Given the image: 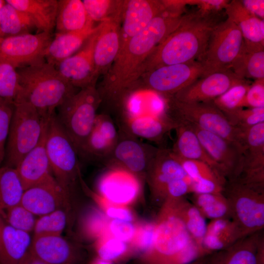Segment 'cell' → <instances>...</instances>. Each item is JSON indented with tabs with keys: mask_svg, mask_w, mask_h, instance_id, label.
<instances>
[{
	"mask_svg": "<svg viewBox=\"0 0 264 264\" xmlns=\"http://www.w3.org/2000/svg\"><path fill=\"white\" fill-rule=\"evenodd\" d=\"M118 137V131L110 116L97 114L81 155L103 160L113 149Z\"/></svg>",
	"mask_w": 264,
	"mask_h": 264,
	"instance_id": "d4e9b609",
	"label": "cell"
},
{
	"mask_svg": "<svg viewBox=\"0 0 264 264\" xmlns=\"http://www.w3.org/2000/svg\"><path fill=\"white\" fill-rule=\"evenodd\" d=\"M188 125L195 132L211 158L220 166L227 180L236 179L243 164L244 150L236 143L197 126Z\"/></svg>",
	"mask_w": 264,
	"mask_h": 264,
	"instance_id": "5bb4252c",
	"label": "cell"
},
{
	"mask_svg": "<svg viewBox=\"0 0 264 264\" xmlns=\"http://www.w3.org/2000/svg\"><path fill=\"white\" fill-rule=\"evenodd\" d=\"M210 255L199 257L186 264H209Z\"/></svg>",
	"mask_w": 264,
	"mask_h": 264,
	"instance_id": "680465c9",
	"label": "cell"
},
{
	"mask_svg": "<svg viewBox=\"0 0 264 264\" xmlns=\"http://www.w3.org/2000/svg\"><path fill=\"white\" fill-rule=\"evenodd\" d=\"M224 10L228 19L240 29L244 41L264 44V20L249 12L241 0L230 1Z\"/></svg>",
	"mask_w": 264,
	"mask_h": 264,
	"instance_id": "e575fe53",
	"label": "cell"
},
{
	"mask_svg": "<svg viewBox=\"0 0 264 264\" xmlns=\"http://www.w3.org/2000/svg\"><path fill=\"white\" fill-rule=\"evenodd\" d=\"M121 18L100 22L94 49L95 74L98 78L106 74L116 59L120 49Z\"/></svg>",
	"mask_w": 264,
	"mask_h": 264,
	"instance_id": "cb8c5ba5",
	"label": "cell"
},
{
	"mask_svg": "<svg viewBox=\"0 0 264 264\" xmlns=\"http://www.w3.org/2000/svg\"><path fill=\"white\" fill-rule=\"evenodd\" d=\"M30 253L47 264H80V250L62 235L33 237Z\"/></svg>",
	"mask_w": 264,
	"mask_h": 264,
	"instance_id": "603a6c76",
	"label": "cell"
},
{
	"mask_svg": "<svg viewBox=\"0 0 264 264\" xmlns=\"http://www.w3.org/2000/svg\"><path fill=\"white\" fill-rule=\"evenodd\" d=\"M0 212L6 222L14 228L28 233L33 231L36 216L20 203Z\"/></svg>",
	"mask_w": 264,
	"mask_h": 264,
	"instance_id": "ee69618b",
	"label": "cell"
},
{
	"mask_svg": "<svg viewBox=\"0 0 264 264\" xmlns=\"http://www.w3.org/2000/svg\"><path fill=\"white\" fill-rule=\"evenodd\" d=\"M16 70L19 90L15 103L27 102L43 116L55 112L56 109L76 92V88L61 75L56 67L46 61Z\"/></svg>",
	"mask_w": 264,
	"mask_h": 264,
	"instance_id": "277c9868",
	"label": "cell"
},
{
	"mask_svg": "<svg viewBox=\"0 0 264 264\" xmlns=\"http://www.w3.org/2000/svg\"><path fill=\"white\" fill-rule=\"evenodd\" d=\"M14 108V104L0 97V167L4 161L6 143Z\"/></svg>",
	"mask_w": 264,
	"mask_h": 264,
	"instance_id": "c3c4849f",
	"label": "cell"
},
{
	"mask_svg": "<svg viewBox=\"0 0 264 264\" xmlns=\"http://www.w3.org/2000/svg\"><path fill=\"white\" fill-rule=\"evenodd\" d=\"M243 141V164L239 176L234 180L264 189V123L247 129Z\"/></svg>",
	"mask_w": 264,
	"mask_h": 264,
	"instance_id": "9a60e30c",
	"label": "cell"
},
{
	"mask_svg": "<svg viewBox=\"0 0 264 264\" xmlns=\"http://www.w3.org/2000/svg\"><path fill=\"white\" fill-rule=\"evenodd\" d=\"M250 84L245 80L211 102L223 114L243 108L245 95Z\"/></svg>",
	"mask_w": 264,
	"mask_h": 264,
	"instance_id": "b9f144b4",
	"label": "cell"
},
{
	"mask_svg": "<svg viewBox=\"0 0 264 264\" xmlns=\"http://www.w3.org/2000/svg\"><path fill=\"white\" fill-rule=\"evenodd\" d=\"M245 80L230 69L216 71L200 77L171 96L184 102H211Z\"/></svg>",
	"mask_w": 264,
	"mask_h": 264,
	"instance_id": "e0dca14e",
	"label": "cell"
},
{
	"mask_svg": "<svg viewBox=\"0 0 264 264\" xmlns=\"http://www.w3.org/2000/svg\"><path fill=\"white\" fill-rule=\"evenodd\" d=\"M230 69L241 79H264V44L244 41Z\"/></svg>",
	"mask_w": 264,
	"mask_h": 264,
	"instance_id": "d6a6232c",
	"label": "cell"
},
{
	"mask_svg": "<svg viewBox=\"0 0 264 264\" xmlns=\"http://www.w3.org/2000/svg\"><path fill=\"white\" fill-rule=\"evenodd\" d=\"M244 7L251 14L260 19L264 20V0H241Z\"/></svg>",
	"mask_w": 264,
	"mask_h": 264,
	"instance_id": "db71d44e",
	"label": "cell"
},
{
	"mask_svg": "<svg viewBox=\"0 0 264 264\" xmlns=\"http://www.w3.org/2000/svg\"><path fill=\"white\" fill-rule=\"evenodd\" d=\"M217 24L212 15L203 14L199 11L183 15L178 27L145 62L139 78L145 73L163 66L200 61Z\"/></svg>",
	"mask_w": 264,
	"mask_h": 264,
	"instance_id": "7a4b0ae2",
	"label": "cell"
},
{
	"mask_svg": "<svg viewBox=\"0 0 264 264\" xmlns=\"http://www.w3.org/2000/svg\"><path fill=\"white\" fill-rule=\"evenodd\" d=\"M157 149L119 128L116 144L103 161L109 167L125 170L142 179L146 178L150 163Z\"/></svg>",
	"mask_w": 264,
	"mask_h": 264,
	"instance_id": "8fae6325",
	"label": "cell"
},
{
	"mask_svg": "<svg viewBox=\"0 0 264 264\" xmlns=\"http://www.w3.org/2000/svg\"><path fill=\"white\" fill-rule=\"evenodd\" d=\"M46 148L53 176L61 187L70 196L76 180L81 177L79 154L73 142L59 122L56 112L49 118Z\"/></svg>",
	"mask_w": 264,
	"mask_h": 264,
	"instance_id": "ba28073f",
	"label": "cell"
},
{
	"mask_svg": "<svg viewBox=\"0 0 264 264\" xmlns=\"http://www.w3.org/2000/svg\"><path fill=\"white\" fill-rule=\"evenodd\" d=\"M96 27L95 26L79 32L56 33L46 50L45 61L56 67L79 50Z\"/></svg>",
	"mask_w": 264,
	"mask_h": 264,
	"instance_id": "f546056e",
	"label": "cell"
},
{
	"mask_svg": "<svg viewBox=\"0 0 264 264\" xmlns=\"http://www.w3.org/2000/svg\"><path fill=\"white\" fill-rule=\"evenodd\" d=\"M189 177L171 149H158L148 169L146 178L152 196L163 202L167 186L172 181Z\"/></svg>",
	"mask_w": 264,
	"mask_h": 264,
	"instance_id": "ffe728a7",
	"label": "cell"
},
{
	"mask_svg": "<svg viewBox=\"0 0 264 264\" xmlns=\"http://www.w3.org/2000/svg\"><path fill=\"white\" fill-rule=\"evenodd\" d=\"M154 224L153 244L142 255V264H186L208 255L192 239L170 198L162 203Z\"/></svg>",
	"mask_w": 264,
	"mask_h": 264,
	"instance_id": "3957f363",
	"label": "cell"
},
{
	"mask_svg": "<svg viewBox=\"0 0 264 264\" xmlns=\"http://www.w3.org/2000/svg\"><path fill=\"white\" fill-rule=\"evenodd\" d=\"M230 0H190L189 4L197 5L199 11L205 15H212L220 12L225 7Z\"/></svg>",
	"mask_w": 264,
	"mask_h": 264,
	"instance_id": "f5cc1de1",
	"label": "cell"
},
{
	"mask_svg": "<svg viewBox=\"0 0 264 264\" xmlns=\"http://www.w3.org/2000/svg\"><path fill=\"white\" fill-rule=\"evenodd\" d=\"M87 12L94 22L99 23L117 18H121L124 0H83Z\"/></svg>",
	"mask_w": 264,
	"mask_h": 264,
	"instance_id": "ab89813d",
	"label": "cell"
},
{
	"mask_svg": "<svg viewBox=\"0 0 264 264\" xmlns=\"http://www.w3.org/2000/svg\"><path fill=\"white\" fill-rule=\"evenodd\" d=\"M5 2H6L5 0H0V15H1L2 9L3 8V6L5 4Z\"/></svg>",
	"mask_w": 264,
	"mask_h": 264,
	"instance_id": "94428289",
	"label": "cell"
},
{
	"mask_svg": "<svg viewBox=\"0 0 264 264\" xmlns=\"http://www.w3.org/2000/svg\"><path fill=\"white\" fill-rule=\"evenodd\" d=\"M222 194L229 204L231 219L244 236L263 230L264 190L236 180H227Z\"/></svg>",
	"mask_w": 264,
	"mask_h": 264,
	"instance_id": "9c48e42d",
	"label": "cell"
},
{
	"mask_svg": "<svg viewBox=\"0 0 264 264\" xmlns=\"http://www.w3.org/2000/svg\"><path fill=\"white\" fill-rule=\"evenodd\" d=\"M203 74L201 62L196 61L163 66L142 76H144L145 88L168 97L175 95L202 77Z\"/></svg>",
	"mask_w": 264,
	"mask_h": 264,
	"instance_id": "4fadbf2b",
	"label": "cell"
},
{
	"mask_svg": "<svg viewBox=\"0 0 264 264\" xmlns=\"http://www.w3.org/2000/svg\"><path fill=\"white\" fill-rule=\"evenodd\" d=\"M2 40V39H1V38H0V43L1 42Z\"/></svg>",
	"mask_w": 264,
	"mask_h": 264,
	"instance_id": "6125c7cd",
	"label": "cell"
},
{
	"mask_svg": "<svg viewBox=\"0 0 264 264\" xmlns=\"http://www.w3.org/2000/svg\"><path fill=\"white\" fill-rule=\"evenodd\" d=\"M53 39L52 33H28L3 39L0 61L16 69L45 62V53Z\"/></svg>",
	"mask_w": 264,
	"mask_h": 264,
	"instance_id": "7c38bea8",
	"label": "cell"
},
{
	"mask_svg": "<svg viewBox=\"0 0 264 264\" xmlns=\"http://www.w3.org/2000/svg\"><path fill=\"white\" fill-rule=\"evenodd\" d=\"M49 117L45 123L38 143L20 161L15 169L24 190L53 178L46 148Z\"/></svg>",
	"mask_w": 264,
	"mask_h": 264,
	"instance_id": "7402d4cb",
	"label": "cell"
},
{
	"mask_svg": "<svg viewBox=\"0 0 264 264\" xmlns=\"http://www.w3.org/2000/svg\"><path fill=\"white\" fill-rule=\"evenodd\" d=\"M35 28L34 22L27 14L5 2L0 18V38L31 33Z\"/></svg>",
	"mask_w": 264,
	"mask_h": 264,
	"instance_id": "8d00e7d4",
	"label": "cell"
},
{
	"mask_svg": "<svg viewBox=\"0 0 264 264\" xmlns=\"http://www.w3.org/2000/svg\"><path fill=\"white\" fill-rule=\"evenodd\" d=\"M95 249L97 257L111 263L125 258L130 254L126 242L111 235L100 236L95 244Z\"/></svg>",
	"mask_w": 264,
	"mask_h": 264,
	"instance_id": "7bdbcfd3",
	"label": "cell"
},
{
	"mask_svg": "<svg viewBox=\"0 0 264 264\" xmlns=\"http://www.w3.org/2000/svg\"><path fill=\"white\" fill-rule=\"evenodd\" d=\"M109 168L98 181V195L112 203L122 206L136 200L141 191L142 179L125 170Z\"/></svg>",
	"mask_w": 264,
	"mask_h": 264,
	"instance_id": "d6986e66",
	"label": "cell"
},
{
	"mask_svg": "<svg viewBox=\"0 0 264 264\" xmlns=\"http://www.w3.org/2000/svg\"><path fill=\"white\" fill-rule=\"evenodd\" d=\"M102 221L97 215L89 217L85 225L86 231L90 236H101L103 234L102 231Z\"/></svg>",
	"mask_w": 264,
	"mask_h": 264,
	"instance_id": "11a10c76",
	"label": "cell"
},
{
	"mask_svg": "<svg viewBox=\"0 0 264 264\" xmlns=\"http://www.w3.org/2000/svg\"><path fill=\"white\" fill-rule=\"evenodd\" d=\"M102 101L96 85L82 88L58 108L57 118L81 155Z\"/></svg>",
	"mask_w": 264,
	"mask_h": 264,
	"instance_id": "5b68a950",
	"label": "cell"
},
{
	"mask_svg": "<svg viewBox=\"0 0 264 264\" xmlns=\"http://www.w3.org/2000/svg\"><path fill=\"white\" fill-rule=\"evenodd\" d=\"M66 210L59 209L39 216L33 230V237L61 235L66 223Z\"/></svg>",
	"mask_w": 264,
	"mask_h": 264,
	"instance_id": "60d3db41",
	"label": "cell"
},
{
	"mask_svg": "<svg viewBox=\"0 0 264 264\" xmlns=\"http://www.w3.org/2000/svg\"><path fill=\"white\" fill-rule=\"evenodd\" d=\"M183 15L165 11L132 38L119 52L98 89L102 100L119 103L139 78L141 68L153 50L181 22Z\"/></svg>",
	"mask_w": 264,
	"mask_h": 264,
	"instance_id": "6da1fadb",
	"label": "cell"
},
{
	"mask_svg": "<svg viewBox=\"0 0 264 264\" xmlns=\"http://www.w3.org/2000/svg\"><path fill=\"white\" fill-rule=\"evenodd\" d=\"M22 264H47L43 261L40 260L34 255L31 254L30 252L28 253Z\"/></svg>",
	"mask_w": 264,
	"mask_h": 264,
	"instance_id": "6f0895ef",
	"label": "cell"
},
{
	"mask_svg": "<svg viewBox=\"0 0 264 264\" xmlns=\"http://www.w3.org/2000/svg\"><path fill=\"white\" fill-rule=\"evenodd\" d=\"M119 128L137 138L151 141L160 140L169 131L177 125L166 114L142 115L120 119Z\"/></svg>",
	"mask_w": 264,
	"mask_h": 264,
	"instance_id": "4316f807",
	"label": "cell"
},
{
	"mask_svg": "<svg viewBox=\"0 0 264 264\" xmlns=\"http://www.w3.org/2000/svg\"><path fill=\"white\" fill-rule=\"evenodd\" d=\"M176 157L185 173L193 182L211 179L226 184L227 180L207 164L198 160Z\"/></svg>",
	"mask_w": 264,
	"mask_h": 264,
	"instance_id": "7dc6e473",
	"label": "cell"
},
{
	"mask_svg": "<svg viewBox=\"0 0 264 264\" xmlns=\"http://www.w3.org/2000/svg\"><path fill=\"white\" fill-rule=\"evenodd\" d=\"M223 114L232 126L242 132L264 122V108H241Z\"/></svg>",
	"mask_w": 264,
	"mask_h": 264,
	"instance_id": "f6af8a7d",
	"label": "cell"
},
{
	"mask_svg": "<svg viewBox=\"0 0 264 264\" xmlns=\"http://www.w3.org/2000/svg\"><path fill=\"white\" fill-rule=\"evenodd\" d=\"M191 194L189 200L206 219H231L229 204L222 193Z\"/></svg>",
	"mask_w": 264,
	"mask_h": 264,
	"instance_id": "f35d334b",
	"label": "cell"
},
{
	"mask_svg": "<svg viewBox=\"0 0 264 264\" xmlns=\"http://www.w3.org/2000/svg\"><path fill=\"white\" fill-rule=\"evenodd\" d=\"M82 0H59L56 20V33L79 32L95 26Z\"/></svg>",
	"mask_w": 264,
	"mask_h": 264,
	"instance_id": "836d02e7",
	"label": "cell"
},
{
	"mask_svg": "<svg viewBox=\"0 0 264 264\" xmlns=\"http://www.w3.org/2000/svg\"><path fill=\"white\" fill-rule=\"evenodd\" d=\"M19 90L16 69L11 65L0 61V97L14 104Z\"/></svg>",
	"mask_w": 264,
	"mask_h": 264,
	"instance_id": "bcb514c9",
	"label": "cell"
},
{
	"mask_svg": "<svg viewBox=\"0 0 264 264\" xmlns=\"http://www.w3.org/2000/svg\"><path fill=\"white\" fill-rule=\"evenodd\" d=\"M49 116H42L27 102L14 103L3 166L16 168L26 154L38 143Z\"/></svg>",
	"mask_w": 264,
	"mask_h": 264,
	"instance_id": "52a82bcc",
	"label": "cell"
},
{
	"mask_svg": "<svg viewBox=\"0 0 264 264\" xmlns=\"http://www.w3.org/2000/svg\"><path fill=\"white\" fill-rule=\"evenodd\" d=\"M154 224H147L137 227L134 237L132 241V245L136 250L143 254L152 246L154 235Z\"/></svg>",
	"mask_w": 264,
	"mask_h": 264,
	"instance_id": "681fc988",
	"label": "cell"
},
{
	"mask_svg": "<svg viewBox=\"0 0 264 264\" xmlns=\"http://www.w3.org/2000/svg\"><path fill=\"white\" fill-rule=\"evenodd\" d=\"M256 258L258 264H264V235H261L257 247Z\"/></svg>",
	"mask_w": 264,
	"mask_h": 264,
	"instance_id": "9f6ffc18",
	"label": "cell"
},
{
	"mask_svg": "<svg viewBox=\"0 0 264 264\" xmlns=\"http://www.w3.org/2000/svg\"><path fill=\"white\" fill-rule=\"evenodd\" d=\"M263 230L244 237L210 255L209 264H258L256 251Z\"/></svg>",
	"mask_w": 264,
	"mask_h": 264,
	"instance_id": "f1b7e54d",
	"label": "cell"
},
{
	"mask_svg": "<svg viewBox=\"0 0 264 264\" xmlns=\"http://www.w3.org/2000/svg\"><path fill=\"white\" fill-rule=\"evenodd\" d=\"M244 237L239 227L230 219L211 220L207 224L202 247L210 255L228 247Z\"/></svg>",
	"mask_w": 264,
	"mask_h": 264,
	"instance_id": "4dcf8cb0",
	"label": "cell"
},
{
	"mask_svg": "<svg viewBox=\"0 0 264 264\" xmlns=\"http://www.w3.org/2000/svg\"><path fill=\"white\" fill-rule=\"evenodd\" d=\"M99 24L94 33L76 53L62 61L56 67L61 75L73 87L80 89L96 85L94 49Z\"/></svg>",
	"mask_w": 264,
	"mask_h": 264,
	"instance_id": "2e32d148",
	"label": "cell"
},
{
	"mask_svg": "<svg viewBox=\"0 0 264 264\" xmlns=\"http://www.w3.org/2000/svg\"><path fill=\"white\" fill-rule=\"evenodd\" d=\"M166 98V114L176 124L187 123L233 142L244 150L243 132L232 126L212 102H184Z\"/></svg>",
	"mask_w": 264,
	"mask_h": 264,
	"instance_id": "8992f818",
	"label": "cell"
},
{
	"mask_svg": "<svg viewBox=\"0 0 264 264\" xmlns=\"http://www.w3.org/2000/svg\"><path fill=\"white\" fill-rule=\"evenodd\" d=\"M89 264H112V263L96 257L91 260Z\"/></svg>",
	"mask_w": 264,
	"mask_h": 264,
	"instance_id": "91938a15",
	"label": "cell"
},
{
	"mask_svg": "<svg viewBox=\"0 0 264 264\" xmlns=\"http://www.w3.org/2000/svg\"><path fill=\"white\" fill-rule=\"evenodd\" d=\"M176 124V138L171 149L173 154L180 158L203 162L225 178L220 166L207 153L193 130L185 123Z\"/></svg>",
	"mask_w": 264,
	"mask_h": 264,
	"instance_id": "83f0119b",
	"label": "cell"
},
{
	"mask_svg": "<svg viewBox=\"0 0 264 264\" xmlns=\"http://www.w3.org/2000/svg\"><path fill=\"white\" fill-rule=\"evenodd\" d=\"M70 196L55 178L24 190L21 203L35 216H41L57 210H67Z\"/></svg>",
	"mask_w": 264,
	"mask_h": 264,
	"instance_id": "44dd1931",
	"label": "cell"
},
{
	"mask_svg": "<svg viewBox=\"0 0 264 264\" xmlns=\"http://www.w3.org/2000/svg\"><path fill=\"white\" fill-rule=\"evenodd\" d=\"M244 107L264 108V79L255 80L250 84L245 95Z\"/></svg>",
	"mask_w": 264,
	"mask_h": 264,
	"instance_id": "f907efd6",
	"label": "cell"
},
{
	"mask_svg": "<svg viewBox=\"0 0 264 264\" xmlns=\"http://www.w3.org/2000/svg\"><path fill=\"white\" fill-rule=\"evenodd\" d=\"M32 239L30 233L10 225L0 212V264H22Z\"/></svg>",
	"mask_w": 264,
	"mask_h": 264,
	"instance_id": "484cf974",
	"label": "cell"
},
{
	"mask_svg": "<svg viewBox=\"0 0 264 264\" xmlns=\"http://www.w3.org/2000/svg\"><path fill=\"white\" fill-rule=\"evenodd\" d=\"M169 198L172 200L176 213L184 223L192 239L205 252L202 244L207 224L206 219L185 197Z\"/></svg>",
	"mask_w": 264,
	"mask_h": 264,
	"instance_id": "d590c367",
	"label": "cell"
},
{
	"mask_svg": "<svg viewBox=\"0 0 264 264\" xmlns=\"http://www.w3.org/2000/svg\"><path fill=\"white\" fill-rule=\"evenodd\" d=\"M5 1L27 14L38 32L52 33L55 27L58 0H6Z\"/></svg>",
	"mask_w": 264,
	"mask_h": 264,
	"instance_id": "1f68e13d",
	"label": "cell"
},
{
	"mask_svg": "<svg viewBox=\"0 0 264 264\" xmlns=\"http://www.w3.org/2000/svg\"><path fill=\"white\" fill-rule=\"evenodd\" d=\"M24 189L15 168L0 167V211L20 204Z\"/></svg>",
	"mask_w": 264,
	"mask_h": 264,
	"instance_id": "74e56055",
	"label": "cell"
},
{
	"mask_svg": "<svg viewBox=\"0 0 264 264\" xmlns=\"http://www.w3.org/2000/svg\"><path fill=\"white\" fill-rule=\"evenodd\" d=\"M166 10L162 0H125L120 23L119 51L132 38Z\"/></svg>",
	"mask_w": 264,
	"mask_h": 264,
	"instance_id": "ac0fdd59",
	"label": "cell"
},
{
	"mask_svg": "<svg viewBox=\"0 0 264 264\" xmlns=\"http://www.w3.org/2000/svg\"><path fill=\"white\" fill-rule=\"evenodd\" d=\"M244 39L238 27L231 20L218 23L211 34L201 60L204 74L230 69L240 52Z\"/></svg>",
	"mask_w": 264,
	"mask_h": 264,
	"instance_id": "30bf717a",
	"label": "cell"
},
{
	"mask_svg": "<svg viewBox=\"0 0 264 264\" xmlns=\"http://www.w3.org/2000/svg\"><path fill=\"white\" fill-rule=\"evenodd\" d=\"M109 231L112 236L123 242H131L137 227L130 221L114 219L109 224Z\"/></svg>",
	"mask_w": 264,
	"mask_h": 264,
	"instance_id": "816d5d0a",
	"label": "cell"
}]
</instances>
